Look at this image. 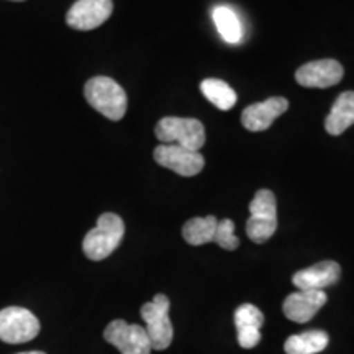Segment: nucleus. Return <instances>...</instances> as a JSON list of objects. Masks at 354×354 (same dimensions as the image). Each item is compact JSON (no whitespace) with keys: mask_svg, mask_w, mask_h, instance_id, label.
<instances>
[{"mask_svg":"<svg viewBox=\"0 0 354 354\" xmlns=\"http://www.w3.org/2000/svg\"><path fill=\"white\" fill-rule=\"evenodd\" d=\"M84 95L92 109L107 117L109 120L118 122L127 113V94L118 82L112 77L97 76L87 81Z\"/></svg>","mask_w":354,"mask_h":354,"instance_id":"obj_1","label":"nucleus"},{"mask_svg":"<svg viewBox=\"0 0 354 354\" xmlns=\"http://www.w3.org/2000/svg\"><path fill=\"white\" fill-rule=\"evenodd\" d=\"M125 234V223L118 215H100L97 227L86 234L82 241L84 254L91 261H102L109 258L117 250Z\"/></svg>","mask_w":354,"mask_h":354,"instance_id":"obj_2","label":"nucleus"},{"mask_svg":"<svg viewBox=\"0 0 354 354\" xmlns=\"http://www.w3.org/2000/svg\"><path fill=\"white\" fill-rule=\"evenodd\" d=\"M154 131L162 145H177L192 151H201L205 145V128L196 118L165 117L158 122Z\"/></svg>","mask_w":354,"mask_h":354,"instance_id":"obj_3","label":"nucleus"},{"mask_svg":"<svg viewBox=\"0 0 354 354\" xmlns=\"http://www.w3.org/2000/svg\"><path fill=\"white\" fill-rule=\"evenodd\" d=\"M169 307L171 302L165 294L154 295L151 302L145 304L141 307V318H143L146 326V333H148L151 348L156 351L169 348L174 338V328L169 318Z\"/></svg>","mask_w":354,"mask_h":354,"instance_id":"obj_4","label":"nucleus"},{"mask_svg":"<svg viewBox=\"0 0 354 354\" xmlns=\"http://www.w3.org/2000/svg\"><path fill=\"white\" fill-rule=\"evenodd\" d=\"M41 330L39 320L30 310L7 307L0 310V339L8 344H21L35 339Z\"/></svg>","mask_w":354,"mask_h":354,"instance_id":"obj_5","label":"nucleus"},{"mask_svg":"<svg viewBox=\"0 0 354 354\" xmlns=\"http://www.w3.org/2000/svg\"><path fill=\"white\" fill-rule=\"evenodd\" d=\"M104 338L122 354H151L153 351L145 326L136 323L130 325L125 320H113L105 328Z\"/></svg>","mask_w":354,"mask_h":354,"instance_id":"obj_6","label":"nucleus"},{"mask_svg":"<svg viewBox=\"0 0 354 354\" xmlns=\"http://www.w3.org/2000/svg\"><path fill=\"white\" fill-rule=\"evenodd\" d=\"M154 159L159 166L184 177L198 174L205 166V159L201 153L177 145H159L154 149Z\"/></svg>","mask_w":354,"mask_h":354,"instance_id":"obj_7","label":"nucleus"},{"mask_svg":"<svg viewBox=\"0 0 354 354\" xmlns=\"http://www.w3.org/2000/svg\"><path fill=\"white\" fill-rule=\"evenodd\" d=\"M113 12L112 0H77L69 8L66 21L71 28L88 32V30L99 28L110 19Z\"/></svg>","mask_w":354,"mask_h":354,"instance_id":"obj_8","label":"nucleus"},{"mask_svg":"<svg viewBox=\"0 0 354 354\" xmlns=\"http://www.w3.org/2000/svg\"><path fill=\"white\" fill-rule=\"evenodd\" d=\"M344 76L343 66L335 59H318L297 69L295 79L302 87L326 88L336 86Z\"/></svg>","mask_w":354,"mask_h":354,"instance_id":"obj_9","label":"nucleus"},{"mask_svg":"<svg viewBox=\"0 0 354 354\" xmlns=\"http://www.w3.org/2000/svg\"><path fill=\"white\" fill-rule=\"evenodd\" d=\"M287 109H289V100L284 97H271V99L258 102V104L250 105L243 110L241 123L250 131H264Z\"/></svg>","mask_w":354,"mask_h":354,"instance_id":"obj_10","label":"nucleus"},{"mask_svg":"<svg viewBox=\"0 0 354 354\" xmlns=\"http://www.w3.org/2000/svg\"><path fill=\"white\" fill-rule=\"evenodd\" d=\"M342 277V266L335 261H322L295 272L292 282L299 290H323L335 286Z\"/></svg>","mask_w":354,"mask_h":354,"instance_id":"obj_11","label":"nucleus"},{"mask_svg":"<svg viewBox=\"0 0 354 354\" xmlns=\"http://www.w3.org/2000/svg\"><path fill=\"white\" fill-rule=\"evenodd\" d=\"M325 304V290H299L287 295L282 310H284V315L290 322L307 323L317 315L318 310Z\"/></svg>","mask_w":354,"mask_h":354,"instance_id":"obj_12","label":"nucleus"},{"mask_svg":"<svg viewBox=\"0 0 354 354\" xmlns=\"http://www.w3.org/2000/svg\"><path fill=\"white\" fill-rule=\"evenodd\" d=\"M264 315L253 304H243L234 312V326L238 331V343L241 348L251 349L261 342V326Z\"/></svg>","mask_w":354,"mask_h":354,"instance_id":"obj_13","label":"nucleus"},{"mask_svg":"<svg viewBox=\"0 0 354 354\" xmlns=\"http://www.w3.org/2000/svg\"><path fill=\"white\" fill-rule=\"evenodd\" d=\"M354 125V92H343L331 107L325 120V128L330 135L338 136Z\"/></svg>","mask_w":354,"mask_h":354,"instance_id":"obj_14","label":"nucleus"},{"mask_svg":"<svg viewBox=\"0 0 354 354\" xmlns=\"http://www.w3.org/2000/svg\"><path fill=\"white\" fill-rule=\"evenodd\" d=\"M328 342L330 336L326 331L310 330L289 336L284 344V351L287 354H317L328 346Z\"/></svg>","mask_w":354,"mask_h":354,"instance_id":"obj_15","label":"nucleus"},{"mask_svg":"<svg viewBox=\"0 0 354 354\" xmlns=\"http://www.w3.org/2000/svg\"><path fill=\"white\" fill-rule=\"evenodd\" d=\"M212 19L218 30L220 37L230 44L243 41V25L238 13L227 6H218L212 10Z\"/></svg>","mask_w":354,"mask_h":354,"instance_id":"obj_16","label":"nucleus"},{"mask_svg":"<svg viewBox=\"0 0 354 354\" xmlns=\"http://www.w3.org/2000/svg\"><path fill=\"white\" fill-rule=\"evenodd\" d=\"M216 225H218V220L215 218L214 215L209 216H196V218H190L185 221L183 228V236L184 240L192 246H201L207 245V243H212L215 238Z\"/></svg>","mask_w":354,"mask_h":354,"instance_id":"obj_17","label":"nucleus"},{"mask_svg":"<svg viewBox=\"0 0 354 354\" xmlns=\"http://www.w3.org/2000/svg\"><path fill=\"white\" fill-rule=\"evenodd\" d=\"M201 91L207 97V100L212 102L220 110H230L236 104V92L220 79H205V81H202Z\"/></svg>","mask_w":354,"mask_h":354,"instance_id":"obj_18","label":"nucleus"},{"mask_svg":"<svg viewBox=\"0 0 354 354\" xmlns=\"http://www.w3.org/2000/svg\"><path fill=\"white\" fill-rule=\"evenodd\" d=\"M277 218L272 216H253L251 215L246 221V233L251 241L264 243L276 233Z\"/></svg>","mask_w":354,"mask_h":354,"instance_id":"obj_19","label":"nucleus"},{"mask_svg":"<svg viewBox=\"0 0 354 354\" xmlns=\"http://www.w3.org/2000/svg\"><path fill=\"white\" fill-rule=\"evenodd\" d=\"M250 214L253 216H272L277 218L276 196L269 189H261L250 203Z\"/></svg>","mask_w":354,"mask_h":354,"instance_id":"obj_20","label":"nucleus"},{"mask_svg":"<svg viewBox=\"0 0 354 354\" xmlns=\"http://www.w3.org/2000/svg\"><path fill=\"white\" fill-rule=\"evenodd\" d=\"M214 241L220 248H223V250H227V251H233L240 246V240H238L236 234H234V223L232 220L225 218V220L218 221Z\"/></svg>","mask_w":354,"mask_h":354,"instance_id":"obj_21","label":"nucleus"},{"mask_svg":"<svg viewBox=\"0 0 354 354\" xmlns=\"http://www.w3.org/2000/svg\"><path fill=\"white\" fill-rule=\"evenodd\" d=\"M19 354H44L41 351H26V353H19Z\"/></svg>","mask_w":354,"mask_h":354,"instance_id":"obj_22","label":"nucleus"},{"mask_svg":"<svg viewBox=\"0 0 354 354\" xmlns=\"http://www.w3.org/2000/svg\"><path fill=\"white\" fill-rule=\"evenodd\" d=\"M12 2H24V0H12Z\"/></svg>","mask_w":354,"mask_h":354,"instance_id":"obj_23","label":"nucleus"}]
</instances>
